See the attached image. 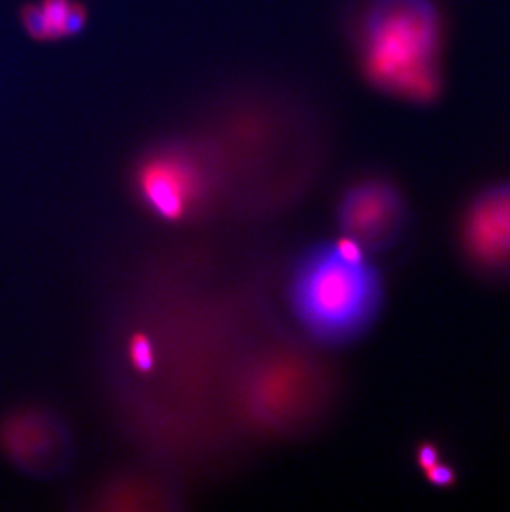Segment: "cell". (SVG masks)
Masks as SVG:
<instances>
[{
    "label": "cell",
    "instance_id": "6da1fadb",
    "mask_svg": "<svg viewBox=\"0 0 510 512\" xmlns=\"http://www.w3.org/2000/svg\"><path fill=\"white\" fill-rule=\"evenodd\" d=\"M290 299L313 340L345 345L376 324L385 307V281L373 257L340 236L305 252L295 266Z\"/></svg>",
    "mask_w": 510,
    "mask_h": 512
},
{
    "label": "cell",
    "instance_id": "7a4b0ae2",
    "mask_svg": "<svg viewBox=\"0 0 510 512\" xmlns=\"http://www.w3.org/2000/svg\"><path fill=\"white\" fill-rule=\"evenodd\" d=\"M441 22L431 0H375L361 27V57L371 82L413 102L439 92Z\"/></svg>",
    "mask_w": 510,
    "mask_h": 512
},
{
    "label": "cell",
    "instance_id": "3957f363",
    "mask_svg": "<svg viewBox=\"0 0 510 512\" xmlns=\"http://www.w3.org/2000/svg\"><path fill=\"white\" fill-rule=\"evenodd\" d=\"M214 183L211 161L188 143H169L146 156L136 171V191L164 221H183L198 209Z\"/></svg>",
    "mask_w": 510,
    "mask_h": 512
},
{
    "label": "cell",
    "instance_id": "277c9868",
    "mask_svg": "<svg viewBox=\"0 0 510 512\" xmlns=\"http://www.w3.org/2000/svg\"><path fill=\"white\" fill-rule=\"evenodd\" d=\"M458 247L477 277L510 282V179L489 184L469 199L459 218Z\"/></svg>",
    "mask_w": 510,
    "mask_h": 512
},
{
    "label": "cell",
    "instance_id": "5b68a950",
    "mask_svg": "<svg viewBox=\"0 0 510 512\" xmlns=\"http://www.w3.org/2000/svg\"><path fill=\"white\" fill-rule=\"evenodd\" d=\"M340 236L370 254H386L405 237L409 206L405 194L385 178H366L352 184L337 206Z\"/></svg>",
    "mask_w": 510,
    "mask_h": 512
},
{
    "label": "cell",
    "instance_id": "8992f818",
    "mask_svg": "<svg viewBox=\"0 0 510 512\" xmlns=\"http://www.w3.org/2000/svg\"><path fill=\"white\" fill-rule=\"evenodd\" d=\"M0 450L20 473L52 479L68 468L72 440L60 418L50 411L29 408L0 421Z\"/></svg>",
    "mask_w": 510,
    "mask_h": 512
},
{
    "label": "cell",
    "instance_id": "52a82bcc",
    "mask_svg": "<svg viewBox=\"0 0 510 512\" xmlns=\"http://www.w3.org/2000/svg\"><path fill=\"white\" fill-rule=\"evenodd\" d=\"M22 24L34 39H65L82 34L87 10L75 0H40V4H30L22 10Z\"/></svg>",
    "mask_w": 510,
    "mask_h": 512
},
{
    "label": "cell",
    "instance_id": "ba28073f",
    "mask_svg": "<svg viewBox=\"0 0 510 512\" xmlns=\"http://www.w3.org/2000/svg\"><path fill=\"white\" fill-rule=\"evenodd\" d=\"M424 476L429 484H433L436 488H449L456 483V471L449 464L444 463L443 459L438 464H434L433 468H429Z\"/></svg>",
    "mask_w": 510,
    "mask_h": 512
},
{
    "label": "cell",
    "instance_id": "9c48e42d",
    "mask_svg": "<svg viewBox=\"0 0 510 512\" xmlns=\"http://www.w3.org/2000/svg\"><path fill=\"white\" fill-rule=\"evenodd\" d=\"M441 451H439L438 446L433 445V443H423V445L418 446V450H416V463H418L419 469L426 473L429 468H433L434 464H438L441 461Z\"/></svg>",
    "mask_w": 510,
    "mask_h": 512
}]
</instances>
